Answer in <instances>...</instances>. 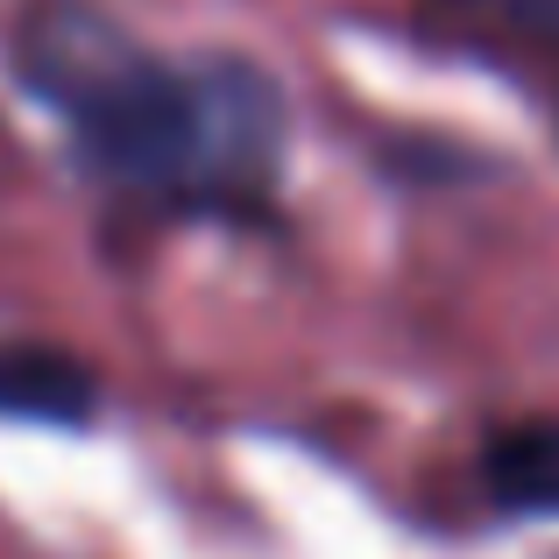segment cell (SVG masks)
I'll return each instance as SVG.
<instances>
[{
	"label": "cell",
	"mask_w": 559,
	"mask_h": 559,
	"mask_svg": "<svg viewBox=\"0 0 559 559\" xmlns=\"http://www.w3.org/2000/svg\"><path fill=\"white\" fill-rule=\"evenodd\" d=\"M43 99L99 178L178 205L262 199L284 156V99L248 57H142L99 22L50 14L28 50Z\"/></svg>",
	"instance_id": "obj_1"
},
{
	"label": "cell",
	"mask_w": 559,
	"mask_h": 559,
	"mask_svg": "<svg viewBox=\"0 0 559 559\" xmlns=\"http://www.w3.org/2000/svg\"><path fill=\"white\" fill-rule=\"evenodd\" d=\"M0 418L14 425H85L93 382L50 347H0Z\"/></svg>",
	"instance_id": "obj_2"
},
{
	"label": "cell",
	"mask_w": 559,
	"mask_h": 559,
	"mask_svg": "<svg viewBox=\"0 0 559 559\" xmlns=\"http://www.w3.org/2000/svg\"><path fill=\"white\" fill-rule=\"evenodd\" d=\"M461 14H481L496 28H518V36H538V43H559V0H447Z\"/></svg>",
	"instance_id": "obj_3"
}]
</instances>
